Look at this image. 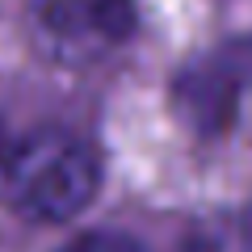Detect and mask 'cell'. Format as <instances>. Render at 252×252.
Listing matches in <instances>:
<instances>
[{
    "mask_svg": "<svg viewBox=\"0 0 252 252\" xmlns=\"http://www.w3.org/2000/svg\"><path fill=\"white\" fill-rule=\"evenodd\" d=\"M130 30L126 0H30V34L63 63H89L114 51Z\"/></svg>",
    "mask_w": 252,
    "mask_h": 252,
    "instance_id": "7a4b0ae2",
    "label": "cell"
},
{
    "mask_svg": "<svg viewBox=\"0 0 252 252\" xmlns=\"http://www.w3.org/2000/svg\"><path fill=\"white\" fill-rule=\"evenodd\" d=\"M101 185V164L93 147L72 130H34L9 147L0 168V193L17 215L34 223H63L80 215Z\"/></svg>",
    "mask_w": 252,
    "mask_h": 252,
    "instance_id": "6da1fadb",
    "label": "cell"
},
{
    "mask_svg": "<svg viewBox=\"0 0 252 252\" xmlns=\"http://www.w3.org/2000/svg\"><path fill=\"white\" fill-rule=\"evenodd\" d=\"M185 252H252V231L240 219H210L189 235Z\"/></svg>",
    "mask_w": 252,
    "mask_h": 252,
    "instance_id": "277c9868",
    "label": "cell"
},
{
    "mask_svg": "<svg viewBox=\"0 0 252 252\" xmlns=\"http://www.w3.org/2000/svg\"><path fill=\"white\" fill-rule=\"evenodd\" d=\"M63 252H143V244L122 231H89L80 240H72Z\"/></svg>",
    "mask_w": 252,
    "mask_h": 252,
    "instance_id": "5b68a950",
    "label": "cell"
},
{
    "mask_svg": "<svg viewBox=\"0 0 252 252\" xmlns=\"http://www.w3.org/2000/svg\"><path fill=\"white\" fill-rule=\"evenodd\" d=\"M9 130H4V122H0V168H4V160H9Z\"/></svg>",
    "mask_w": 252,
    "mask_h": 252,
    "instance_id": "8992f818",
    "label": "cell"
},
{
    "mask_svg": "<svg viewBox=\"0 0 252 252\" xmlns=\"http://www.w3.org/2000/svg\"><path fill=\"white\" fill-rule=\"evenodd\" d=\"M177 105L193 130H202V135L223 130L235 114V72L223 63H202V67L185 72L177 89Z\"/></svg>",
    "mask_w": 252,
    "mask_h": 252,
    "instance_id": "3957f363",
    "label": "cell"
}]
</instances>
